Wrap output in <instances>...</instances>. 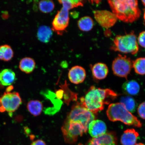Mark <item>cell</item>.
<instances>
[{
    "mask_svg": "<svg viewBox=\"0 0 145 145\" xmlns=\"http://www.w3.org/2000/svg\"><path fill=\"white\" fill-rule=\"evenodd\" d=\"M118 95L109 89H102L90 87L89 89L80 99V104L94 114L104 109L105 105L109 104L116 98Z\"/></svg>",
    "mask_w": 145,
    "mask_h": 145,
    "instance_id": "6da1fadb",
    "label": "cell"
},
{
    "mask_svg": "<svg viewBox=\"0 0 145 145\" xmlns=\"http://www.w3.org/2000/svg\"><path fill=\"white\" fill-rule=\"evenodd\" d=\"M108 1L112 12L118 19L123 22L132 23L140 17L141 11L137 1L110 0Z\"/></svg>",
    "mask_w": 145,
    "mask_h": 145,
    "instance_id": "7a4b0ae2",
    "label": "cell"
},
{
    "mask_svg": "<svg viewBox=\"0 0 145 145\" xmlns=\"http://www.w3.org/2000/svg\"><path fill=\"white\" fill-rule=\"evenodd\" d=\"M108 119L112 122L120 121L124 124L137 127H142V123L132 114L126 110L121 103H112L106 111Z\"/></svg>",
    "mask_w": 145,
    "mask_h": 145,
    "instance_id": "3957f363",
    "label": "cell"
},
{
    "mask_svg": "<svg viewBox=\"0 0 145 145\" xmlns=\"http://www.w3.org/2000/svg\"><path fill=\"white\" fill-rule=\"evenodd\" d=\"M110 49L125 54H137L139 51V45L135 32L132 31L124 35L116 36Z\"/></svg>",
    "mask_w": 145,
    "mask_h": 145,
    "instance_id": "277c9868",
    "label": "cell"
},
{
    "mask_svg": "<svg viewBox=\"0 0 145 145\" xmlns=\"http://www.w3.org/2000/svg\"><path fill=\"white\" fill-rule=\"evenodd\" d=\"M88 130L82 123L77 121L66 118L61 127L65 142L70 144H75L78 138Z\"/></svg>",
    "mask_w": 145,
    "mask_h": 145,
    "instance_id": "5b68a950",
    "label": "cell"
},
{
    "mask_svg": "<svg viewBox=\"0 0 145 145\" xmlns=\"http://www.w3.org/2000/svg\"><path fill=\"white\" fill-rule=\"evenodd\" d=\"M66 118L79 121L88 130L90 123L95 120V114L78 103L72 106Z\"/></svg>",
    "mask_w": 145,
    "mask_h": 145,
    "instance_id": "8992f818",
    "label": "cell"
},
{
    "mask_svg": "<svg viewBox=\"0 0 145 145\" xmlns=\"http://www.w3.org/2000/svg\"><path fill=\"white\" fill-rule=\"evenodd\" d=\"M22 103V100L18 92H5L0 97V112L12 113L18 109Z\"/></svg>",
    "mask_w": 145,
    "mask_h": 145,
    "instance_id": "52a82bcc",
    "label": "cell"
},
{
    "mask_svg": "<svg viewBox=\"0 0 145 145\" xmlns=\"http://www.w3.org/2000/svg\"><path fill=\"white\" fill-rule=\"evenodd\" d=\"M133 61L126 55L119 54L114 59L112 69L114 75L126 78L131 71Z\"/></svg>",
    "mask_w": 145,
    "mask_h": 145,
    "instance_id": "ba28073f",
    "label": "cell"
},
{
    "mask_svg": "<svg viewBox=\"0 0 145 145\" xmlns=\"http://www.w3.org/2000/svg\"><path fill=\"white\" fill-rule=\"evenodd\" d=\"M69 10L62 7L57 12L52 23V30L58 35H62L69 23Z\"/></svg>",
    "mask_w": 145,
    "mask_h": 145,
    "instance_id": "9c48e42d",
    "label": "cell"
},
{
    "mask_svg": "<svg viewBox=\"0 0 145 145\" xmlns=\"http://www.w3.org/2000/svg\"><path fill=\"white\" fill-rule=\"evenodd\" d=\"M93 12L95 20L103 28H111L117 22V18L112 12L103 10H94Z\"/></svg>",
    "mask_w": 145,
    "mask_h": 145,
    "instance_id": "30bf717a",
    "label": "cell"
},
{
    "mask_svg": "<svg viewBox=\"0 0 145 145\" xmlns=\"http://www.w3.org/2000/svg\"><path fill=\"white\" fill-rule=\"evenodd\" d=\"M86 77V71L82 67L74 66L69 71V79L73 84H78L82 83Z\"/></svg>",
    "mask_w": 145,
    "mask_h": 145,
    "instance_id": "8fae6325",
    "label": "cell"
},
{
    "mask_svg": "<svg viewBox=\"0 0 145 145\" xmlns=\"http://www.w3.org/2000/svg\"><path fill=\"white\" fill-rule=\"evenodd\" d=\"M92 145H118L117 138L115 132H106L104 135L91 139Z\"/></svg>",
    "mask_w": 145,
    "mask_h": 145,
    "instance_id": "7c38bea8",
    "label": "cell"
},
{
    "mask_svg": "<svg viewBox=\"0 0 145 145\" xmlns=\"http://www.w3.org/2000/svg\"><path fill=\"white\" fill-rule=\"evenodd\" d=\"M88 131L92 138H97L106 133L107 127L103 121L99 120H95L90 123Z\"/></svg>",
    "mask_w": 145,
    "mask_h": 145,
    "instance_id": "4fadbf2b",
    "label": "cell"
},
{
    "mask_svg": "<svg viewBox=\"0 0 145 145\" xmlns=\"http://www.w3.org/2000/svg\"><path fill=\"white\" fill-rule=\"evenodd\" d=\"M92 76L97 80H101L105 78L108 73V69L105 63H98L90 67Z\"/></svg>",
    "mask_w": 145,
    "mask_h": 145,
    "instance_id": "5bb4252c",
    "label": "cell"
},
{
    "mask_svg": "<svg viewBox=\"0 0 145 145\" xmlns=\"http://www.w3.org/2000/svg\"><path fill=\"white\" fill-rule=\"evenodd\" d=\"M139 134L133 129H127L125 131L121 138L122 145H135Z\"/></svg>",
    "mask_w": 145,
    "mask_h": 145,
    "instance_id": "9a60e30c",
    "label": "cell"
},
{
    "mask_svg": "<svg viewBox=\"0 0 145 145\" xmlns=\"http://www.w3.org/2000/svg\"><path fill=\"white\" fill-rule=\"evenodd\" d=\"M16 74L13 71L6 69L0 72V84L3 86H10L15 81Z\"/></svg>",
    "mask_w": 145,
    "mask_h": 145,
    "instance_id": "2e32d148",
    "label": "cell"
},
{
    "mask_svg": "<svg viewBox=\"0 0 145 145\" xmlns=\"http://www.w3.org/2000/svg\"><path fill=\"white\" fill-rule=\"evenodd\" d=\"M122 89L124 93L130 95H137L140 89V86L137 81H127L123 84Z\"/></svg>",
    "mask_w": 145,
    "mask_h": 145,
    "instance_id": "e0dca14e",
    "label": "cell"
},
{
    "mask_svg": "<svg viewBox=\"0 0 145 145\" xmlns=\"http://www.w3.org/2000/svg\"><path fill=\"white\" fill-rule=\"evenodd\" d=\"M35 61L30 57L24 58L20 61L19 68L22 71L26 74H30L33 72L35 68Z\"/></svg>",
    "mask_w": 145,
    "mask_h": 145,
    "instance_id": "ac0fdd59",
    "label": "cell"
},
{
    "mask_svg": "<svg viewBox=\"0 0 145 145\" xmlns=\"http://www.w3.org/2000/svg\"><path fill=\"white\" fill-rule=\"evenodd\" d=\"M52 29L48 26L43 25L38 29L37 36L42 42L47 43L50 40L52 35Z\"/></svg>",
    "mask_w": 145,
    "mask_h": 145,
    "instance_id": "d6986e66",
    "label": "cell"
},
{
    "mask_svg": "<svg viewBox=\"0 0 145 145\" xmlns=\"http://www.w3.org/2000/svg\"><path fill=\"white\" fill-rule=\"evenodd\" d=\"M94 26V21L89 16L82 17L78 22V26L80 30L84 32L91 30Z\"/></svg>",
    "mask_w": 145,
    "mask_h": 145,
    "instance_id": "ffe728a7",
    "label": "cell"
},
{
    "mask_svg": "<svg viewBox=\"0 0 145 145\" xmlns=\"http://www.w3.org/2000/svg\"><path fill=\"white\" fill-rule=\"evenodd\" d=\"M29 112L34 116H37L41 114L43 108L42 103L38 100H31L27 105Z\"/></svg>",
    "mask_w": 145,
    "mask_h": 145,
    "instance_id": "44dd1931",
    "label": "cell"
},
{
    "mask_svg": "<svg viewBox=\"0 0 145 145\" xmlns=\"http://www.w3.org/2000/svg\"><path fill=\"white\" fill-rule=\"evenodd\" d=\"M13 50L10 45H3L0 46V60L8 61L14 57Z\"/></svg>",
    "mask_w": 145,
    "mask_h": 145,
    "instance_id": "7402d4cb",
    "label": "cell"
},
{
    "mask_svg": "<svg viewBox=\"0 0 145 145\" xmlns=\"http://www.w3.org/2000/svg\"><path fill=\"white\" fill-rule=\"evenodd\" d=\"M130 113L135 112L137 107V103L133 98L126 96L121 97L120 103Z\"/></svg>",
    "mask_w": 145,
    "mask_h": 145,
    "instance_id": "603a6c76",
    "label": "cell"
},
{
    "mask_svg": "<svg viewBox=\"0 0 145 145\" xmlns=\"http://www.w3.org/2000/svg\"><path fill=\"white\" fill-rule=\"evenodd\" d=\"M132 68L136 73L139 75H145V57H139L133 61Z\"/></svg>",
    "mask_w": 145,
    "mask_h": 145,
    "instance_id": "cb8c5ba5",
    "label": "cell"
},
{
    "mask_svg": "<svg viewBox=\"0 0 145 145\" xmlns=\"http://www.w3.org/2000/svg\"><path fill=\"white\" fill-rule=\"evenodd\" d=\"M54 2L50 0L41 1L39 3V10L43 13H50L54 10Z\"/></svg>",
    "mask_w": 145,
    "mask_h": 145,
    "instance_id": "d4e9b609",
    "label": "cell"
},
{
    "mask_svg": "<svg viewBox=\"0 0 145 145\" xmlns=\"http://www.w3.org/2000/svg\"><path fill=\"white\" fill-rule=\"evenodd\" d=\"M58 1L62 5L63 8L67 9L69 10L78 7L83 6L84 3V1H83L65 0Z\"/></svg>",
    "mask_w": 145,
    "mask_h": 145,
    "instance_id": "484cf974",
    "label": "cell"
},
{
    "mask_svg": "<svg viewBox=\"0 0 145 145\" xmlns=\"http://www.w3.org/2000/svg\"><path fill=\"white\" fill-rule=\"evenodd\" d=\"M138 114L141 118L145 119V102L141 103L137 108Z\"/></svg>",
    "mask_w": 145,
    "mask_h": 145,
    "instance_id": "4316f807",
    "label": "cell"
},
{
    "mask_svg": "<svg viewBox=\"0 0 145 145\" xmlns=\"http://www.w3.org/2000/svg\"><path fill=\"white\" fill-rule=\"evenodd\" d=\"M137 42L141 46L145 48V31L139 34L138 37Z\"/></svg>",
    "mask_w": 145,
    "mask_h": 145,
    "instance_id": "83f0119b",
    "label": "cell"
},
{
    "mask_svg": "<svg viewBox=\"0 0 145 145\" xmlns=\"http://www.w3.org/2000/svg\"><path fill=\"white\" fill-rule=\"evenodd\" d=\"M30 145H46L44 141L41 139H38L32 142Z\"/></svg>",
    "mask_w": 145,
    "mask_h": 145,
    "instance_id": "f1b7e54d",
    "label": "cell"
},
{
    "mask_svg": "<svg viewBox=\"0 0 145 145\" xmlns=\"http://www.w3.org/2000/svg\"><path fill=\"white\" fill-rule=\"evenodd\" d=\"M141 2H142L143 5H144V6L145 7V1H142Z\"/></svg>",
    "mask_w": 145,
    "mask_h": 145,
    "instance_id": "f546056e",
    "label": "cell"
},
{
    "mask_svg": "<svg viewBox=\"0 0 145 145\" xmlns=\"http://www.w3.org/2000/svg\"><path fill=\"white\" fill-rule=\"evenodd\" d=\"M135 145H145L143 144H142V143H139V144H136Z\"/></svg>",
    "mask_w": 145,
    "mask_h": 145,
    "instance_id": "4dcf8cb0",
    "label": "cell"
},
{
    "mask_svg": "<svg viewBox=\"0 0 145 145\" xmlns=\"http://www.w3.org/2000/svg\"><path fill=\"white\" fill-rule=\"evenodd\" d=\"M144 20L145 22V10L144 11Z\"/></svg>",
    "mask_w": 145,
    "mask_h": 145,
    "instance_id": "1f68e13d",
    "label": "cell"
}]
</instances>
